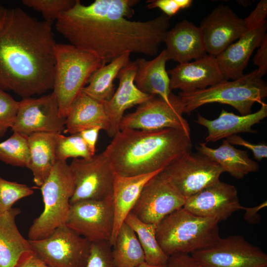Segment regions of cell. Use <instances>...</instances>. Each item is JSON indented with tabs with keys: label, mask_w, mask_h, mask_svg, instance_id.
<instances>
[{
	"label": "cell",
	"mask_w": 267,
	"mask_h": 267,
	"mask_svg": "<svg viewBox=\"0 0 267 267\" xmlns=\"http://www.w3.org/2000/svg\"><path fill=\"white\" fill-rule=\"evenodd\" d=\"M137 0H95L89 5L76 0L59 17L55 28L76 47L107 64L126 53L156 55L164 42L171 17L133 21Z\"/></svg>",
	"instance_id": "obj_1"
},
{
	"label": "cell",
	"mask_w": 267,
	"mask_h": 267,
	"mask_svg": "<svg viewBox=\"0 0 267 267\" xmlns=\"http://www.w3.org/2000/svg\"><path fill=\"white\" fill-rule=\"evenodd\" d=\"M52 22L0 6V89L22 98L52 89L56 44Z\"/></svg>",
	"instance_id": "obj_2"
},
{
	"label": "cell",
	"mask_w": 267,
	"mask_h": 267,
	"mask_svg": "<svg viewBox=\"0 0 267 267\" xmlns=\"http://www.w3.org/2000/svg\"><path fill=\"white\" fill-rule=\"evenodd\" d=\"M191 148L190 134L183 130H123L103 152L116 174L132 177L163 170Z\"/></svg>",
	"instance_id": "obj_3"
},
{
	"label": "cell",
	"mask_w": 267,
	"mask_h": 267,
	"mask_svg": "<svg viewBox=\"0 0 267 267\" xmlns=\"http://www.w3.org/2000/svg\"><path fill=\"white\" fill-rule=\"evenodd\" d=\"M156 236L168 257L191 254L211 245L221 237L218 221L194 215L183 208L160 221L156 226Z\"/></svg>",
	"instance_id": "obj_4"
},
{
	"label": "cell",
	"mask_w": 267,
	"mask_h": 267,
	"mask_svg": "<svg viewBox=\"0 0 267 267\" xmlns=\"http://www.w3.org/2000/svg\"><path fill=\"white\" fill-rule=\"evenodd\" d=\"M54 57L53 92L60 116L66 118L72 103L91 75L105 63L71 44L56 43Z\"/></svg>",
	"instance_id": "obj_5"
},
{
	"label": "cell",
	"mask_w": 267,
	"mask_h": 267,
	"mask_svg": "<svg viewBox=\"0 0 267 267\" xmlns=\"http://www.w3.org/2000/svg\"><path fill=\"white\" fill-rule=\"evenodd\" d=\"M183 113H190L208 103H219L234 107L241 115L251 113L255 103L262 104L267 96V83L255 70L231 81L225 80L204 89L179 94Z\"/></svg>",
	"instance_id": "obj_6"
},
{
	"label": "cell",
	"mask_w": 267,
	"mask_h": 267,
	"mask_svg": "<svg viewBox=\"0 0 267 267\" xmlns=\"http://www.w3.org/2000/svg\"><path fill=\"white\" fill-rule=\"evenodd\" d=\"M74 188L70 165L66 161L57 160L48 178L41 187L44 209L29 228V240L45 238L65 224Z\"/></svg>",
	"instance_id": "obj_7"
},
{
	"label": "cell",
	"mask_w": 267,
	"mask_h": 267,
	"mask_svg": "<svg viewBox=\"0 0 267 267\" xmlns=\"http://www.w3.org/2000/svg\"><path fill=\"white\" fill-rule=\"evenodd\" d=\"M35 254L49 267H85L91 243L65 224L45 238L29 240Z\"/></svg>",
	"instance_id": "obj_8"
},
{
	"label": "cell",
	"mask_w": 267,
	"mask_h": 267,
	"mask_svg": "<svg viewBox=\"0 0 267 267\" xmlns=\"http://www.w3.org/2000/svg\"><path fill=\"white\" fill-rule=\"evenodd\" d=\"M69 165L75 184L70 205L112 197L116 173L104 152L89 158H74Z\"/></svg>",
	"instance_id": "obj_9"
},
{
	"label": "cell",
	"mask_w": 267,
	"mask_h": 267,
	"mask_svg": "<svg viewBox=\"0 0 267 267\" xmlns=\"http://www.w3.org/2000/svg\"><path fill=\"white\" fill-rule=\"evenodd\" d=\"M155 96L139 105L134 112L124 115L120 123V130L157 131L171 128L190 134L189 125L182 116L183 107L179 96L171 93L170 102Z\"/></svg>",
	"instance_id": "obj_10"
},
{
	"label": "cell",
	"mask_w": 267,
	"mask_h": 267,
	"mask_svg": "<svg viewBox=\"0 0 267 267\" xmlns=\"http://www.w3.org/2000/svg\"><path fill=\"white\" fill-rule=\"evenodd\" d=\"M201 267H256L267 265V255L240 235L220 237L190 254Z\"/></svg>",
	"instance_id": "obj_11"
},
{
	"label": "cell",
	"mask_w": 267,
	"mask_h": 267,
	"mask_svg": "<svg viewBox=\"0 0 267 267\" xmlns=\"http://www.w3.org/2000/svg\"><path fill=\"white\" fill-rule=\"evenodd\" d=\"M114 222L112 197L70 205L65 224L90 243L109 241Z\"/></svg>",
	"instance_id": "obj_12"
},
{
	"label": "cell",
	"mask_w": 267,
	"mask_h": 267,
	"mask_svg": "<svg viewBox=\"0 0 267 267\" xmlns=\"http://www.w3.org/2000/svg\"><path fill=\"white\" fill-rule=\"evenodd\" d=\"M185 201L162 171L145 184L130 213L157 225L166 216L183 208Z\"/></svg>",
	"instance_id": "obj_13"
},
{
	"label": "cell",
	"mask_w": 267,
	"mask_h": 267,
	"mask_svg": "<svg viewBox=\"0 0 267 267\" xmlns=\"http://www.w3.org/2000/svg\"><path fill=\"white\" fill-rule=\"evenodd\" d=\"M185 199L220 180L223 173L215 162L190 152L162 171Z\"/></svg>",
	"instance_id": "obj_14"
},
{
	"label": "cell",
	"mask_w": 267,
	"mask_h": 267,
	"mask_svg": "<svg viewBox=\"0 0 267 267\" xmlns=\"http://www.w3.org/2000/svg\"><path fill=\"white\" fill-rule=\"evenodd\" d=\"M65 121L52 92L38 98H22L11 130L27 136L36 133L61 134Z\"/></svg>",
	"instance_id": "obj_15"
},
{
	"label": "cell",
	"mask_w": 267,
	"mask_h": 267,
	"mask_svg": "<svg viewBox=\"0 0 267 267\" xmlns=\"http://www.w3.org/2000/svg\"><path fill=\"white\" fill-rule=\"evenodd\" d=\"M235 186L220 180L185 199L183 208L190 213L220 222L243 210Z\"/></svg>",
	"instance_id": "obj_16"
},
{
	"label": "cell",
	"mask_w": 267,
	"mask_h": 267,
	"mask_svg": "<svg viewBox=\"0 0 267 267\" xmlns=\"http://www.w3.org/2000/svg\"><path fill=\"white\" fill-rule=\"evenodd\" d=\"M199 28L206 52L214 57L247 31L244 19L230 7L223 4L217 6L205 17Z\"/></svg>",
	"instance_id": "obj_17"
},
{
	"label": "cell",
	"mask_w": 267,
	"mask_h": 267,
	"mask_svg": "<svg viewBox=\"0 0 267 267\" xmlns=\"http://www.w3.org/2000/svg\"><path fill=\"white\" fill-rule=\"evenodd\" d=\"M137 69L135 61H130L120 71L117 77L119 80L118 88L112 97L103 104L109 122L107 133L110 137L120 132V123L126 110L154 96L143 92L135 85Z\"/></svg>",
	"instance_id": "obj_18"
},
{
	"label": "cell",
	"mask_w": 267,
	"mask_h": 267,
	"mask_svg": "<svg viewBox=\"0 0 267 267\" xmlns=\"http://www.w3.org/2000/svg\"><path fill=\"white\" fill-rule=\"evenodd\" d=\"M170 89L182 92L202 89L226 80L216 57L207 54L193 62L179 63L167 71Z\"/></svg>",
	"instance_id": "obj_19"
},
{
	"label": "cell",
	"mask_w": 267,
	"mask_h": 267,
	"mask_svg": "<svg viewBox=\"0 0 267 267\" xmlns=\"http://www.w3.org/2000/svg\"><path fill=\"white\" fill-rule=\"evenodd\" d=\"M168 60L179 63L190 62L207 55L199 27L183 20L167 31L164 42Z\"/></svg>",
	"instance_id": "obj_20"
},
{
	"label": "cell",
	"mask_w": 267,
	"mask_h": 267,
	"mask_svg": "<svg viewBox=\"0 0 267 267\" xmlns=\"http://www.w3.org/2000/svg\"><path fill=\"white\" fill-rule=\"evenodd\" d=\"M267 25L247 31L235 42L227 47L216 59L225 79L241 77L254 50L259 47L267 35Z\"/></svg>",
	"instance_id": "obj_21"
},
{
	"label": "cell",
	"mask_w": 267,
	"mask_h": 267,
	"mask_svg": "<svg viewBox=\"0 0 267 267\" xmlns=\"http://www.w3.org/2000/svg\"><path fill=\"white\" fill-rule=\"evenodd\" d=\"M267 116V104L263 102L260 109L253 113L237 115L222 109L217 119L209 120L198 114L194 122L207 129L208 134L205 142L206 143L226 139L239 133H256L257 131L252 130V126Z\"/></svg>",
	"instance_id": "obj_22"
},
{
	"label": "cell",
	"mask_w": 267,
	"mask_h": 267,
	"mask_svg": "<svg viewBox=\"0 0 267 267\" xmlns=\"http://www.w3.org/2000/svg\"><path fill=\"white\" fill-rule=\"evenodd\" d=\"M20 212L19 208H12L0 213V267H13L35 254L16 224Z\"/></svg>",
	"instance_id": "obj_23"
},
{
	"label": "cell",
	"mask_w": 267,
	"mask_h": 267,
	"mask_svg": "<svg viewBox=\"0 0 267 267\" xmlns=\"http://www.w3.org/2000/svg\"><path fill=\"white\" fill-rule=\"evenodd\" d=\"M163 170L132 177H124L116 174L113 189L114 222L110 242L111 246L114 243L119 228L136 202L145 184Z\"/></svg>",
	"instance_id": "obj_24"
},
{
	"label": "cell",
	"mask_w": 267,
	"mask_h": 267,
	"mask_svg": "<svg viewBox=\"0 0 267 267\" xmlns=\"http://www.w3.org/2000/svg\"><path fill=\"white\" fill-rule=\"evenodd\" d=\"M168 60L165 49L152 60L137 59L135 61L137 69L134 83L143 92L158 95L165 101L170 102L172 92L170 77L166 69Z\"/></svg>",
	"instance_id": "obj_25"
},
{
	"label": "cell",
	"mask_w": 267,
	"mask_h": 267,
	"mask_svg": "<svg viewBox=\"0 0 267 267\" xmlns=\"http://www.w3.org/2000/svg\"><path fill=\"white\" fill-rule=\"evenodd\" d=\"M96 127L107 132L109 130V122L104 105L82 91L66 117L65 132L72 134Z\"/></svg>",
	"instance_id": "obj_26"
},
{
	"label": "cell",
	"mask_w": 267,
	"mask_h": 267,
	"mask_svg": "<svg viewBox=\"0 0 267 267\" xmlns=\"http://www.w3.org/2000/svg\"><path fill=\"white\" fill-rule=\"evenodd\" d=\"M59 134L36 133L28 136L30 158L27 168L32 172L35 183L41 187L57 161L56 143Z\"/></svg>",
	"instance_id": "obj_27"
},
{
	"label": "cell",
	"mask_w": 267,
	"mask_h": 267,
	"mask_svg": "<svg viewBox=\"0 0 267 267\" xmlns=\"http://www.w3.org/2000/svg\"><path fill=\"white\" fill-rule=\"evenodd\" d=\"M197 149L200 154L217 163L223 173L227 172L237 179L259 169L258 163L249 157L247 151L237 149L225 139L218 148H211L205 143H200Z\"/></svg>",
	"instance_id": "obj_28"
},
{
	"label": "cell",
	"mask_w": 267,
	"mask_h": 267,
	"mask_svg": "<svg viewBox=\"0 0 267 267\" xmlns=\"http://www.w3.org/2000/svg\"><path fill=\"white\" fill-rule=\"evenodd\" d=\"M130 55L126 53L102 65L93 73L82 91L103 104L108 101L115 92L113 82L130 62Z\"/></svg>",
	"instance_id": "obj_29"
},
{
	"label": "cell",
	"mask_w": 267,
	"mask_h": 267,
	"mask_svg": "<svg viewBox=\"0 0 267 267\" xmlns=\"http://www.w3.org/2000/svg\"><path fill=\"white\" fill-rule=\"evenodd\" d=\"M112 255L115 267H137L145 262L144 252L135 232L125 222L112 246Z\"/></svg>",
	"instance_id": "obj_30"
},
{
	"label": "cell",
	"mask_w": 267,
	"mask_h": 267,
	"mask_svg": "<svg viewBox=\"0 0 267 267\" xmlns=\"http://www.w3.org/2000/svg\"><path fill=\"white\" fill-rule=\"evenodd\" d=\"M124 222L135 232L144 252L145 262L152 266L166 267L169 257L157 241V225L144 222L130 213Z\"/></svg>",
	"instance_id": "obj_31"
},
{
	"label": "cell",
	"mask_w": 267,
	"mask_h": 267,
	"mask_svg": "<svg viewBox=\"0 0 267 267\" xmlns=\"http://www.w3.org/2000/svg\"><path fill=\"white\" fill-rule=\"evenodd\" d=\"M30 158L28 136L16 132L0 142V160L13 166L26 167Z\"/></svg>",
	"instance_id": "obj_32"
},
{
	"label": "cell",
	"mask_w": 267,
	"mask_h": 267,
	"mask_svg": "<svg viewBox=\"0 0 267 267\" xmlns=\"http://www.w3.org/2000/svg\"><path fill=\"white\" fill-rule=\"evenodd\" d=\"M56 159L66 161L68 158H89L92 155L79 133L65 136L59 134L56 143Z\"/></svg>",
	"instance_id": "obj_33"
},
{
	"label": "cell",
	"mask_w": 267,
	"mask_h": 267,
	"mask_svg": "<svg viewBox=\"0 0 267 267\" xmlns=\"http://www.w3.org/2000/svg\"><path fill=\"white\" fill-rule=\"evenodd\" d=\"M33 193V189L26 184L8 181L0 177V213L11 209L16 202Z\"/></svg>",
	"instance_id": "obj_34"
},
{
	"label": "cell",
	"mask_w": 267,
	"mask_h": 267,
	"mask_svg": "<svg viewBox=\"0 0 267 267\" xmlns=\"http://www.w3.org/2000/svg\"><path fill=\"white\" fill-rule=\"evenodd\" d=\"M76 0H23L22 3L42 13L44 20L56 21L63 12L71 8Z\"/></svg>",
	"instance_id": "obj_35"
},
{
	"label": "cell",
	"mask_w": 267,
	"mask_h": 267,
	"mask_svg": "<svg viewBox=\"0 0 267 267\" xmlns=\"http://www.w3.org/2000/svg\"><path fill=\"white\" fill-rule=\"evenodd\" d=\"M19 106V101L15 100L6 91L0 89V137L13 127Z\"/></svg>",
	"instance_id": "obj_36"
},
{
	"label": "cell",
	"mask_w": 267,
	"mask_h": 267,
	"mask_svg": "<svg viewBox=\"0 0 267 267\" xmlns=\"http://www.w3.org/2000/svg\"><path fill=\"white\" fill-rule=\"evenodd\" d=\"M85 267H115L109 241L91 243L89 255Z\"/></svg>",
	"instance_id": "obj_37"
},
{
	"label": "cell",
	"mask_w": 267,
	"mask_h": 267,
	"mask_svg": "<svg viewBox=\"0 0 267 267\" xmlns=\"http://www.w3.org/2000/svg\"><path fill=\"white\" fill-rule=\"evenodd\" d=\"M192 2L191 0H152L147 1V7L149 9L158 8L171 17L180 10L189 7Z\"/></svg>",
	"instance_id": "obj_38"
},
{
	"label": "cell",
	"mask_w": 267,
	"mask_h": 267,
	"mask_svg": "<svg viewBox=\"0 0 267 267\" xmlns=\"http://www.w3.org/2000/svg\"><path fill=\"white\" fill-rule=\"evenodd\" d=\"M267 0H261L254 9L243 19L247 30L260 28L267 24Z\"/></svg>",
	"instance_id": "obj_39"
},
{
	"label": "cell",
	"mask_w": 267,
	"mask_h": 267,
	"mask_svg": "<svg viewBox=\"0 0 267 267\" xmlns=\"http://www.w3.org/2000/svg\"><path fill=\"white\" fill-rule=\"evenodd\" d=\"M225 139L232 145H240L248 148L252 151L254 158L258 161L267 158V145L265 144L251 143L237 134L229 136Z\"/></svg>",
	"instance_id": "obj_40"
},
{
	"label": "cell",
	"mask_w": 267,
	"mask_h": 267,
	"mask_svg": "<svg viewBox=\"0 0 267 267\" xmlns=\"http://www.w3.org/2000/svg\"><path fill=\"white\" fill-rule=\"evenodd\" d=\"M255 65L258 67L257 74L262 77L267 71V34L265 36L253 59Z\"/></svg>",
	"instance_id": "obj_41"
},
{
	"label": "cell",
	"mask_w": 267,
	"mask_h": 267,
	"mask_svg": "<svg viewBox=\"0 0 267 267\" xmlns=\"http://www.w3.org/2000/svg\"><path fill=\"white\" fill-rule=\"evenodd\" d=\"M166 267H201L190 254H177L169 257Z\"/></svg>",
	"instance_id": "obj_42"
},
{
	"label": "cell",
	"mask_w": 267,
	"mask_h": 267,
	"mask_svg": "<svg viewBox=\"0 0 267 267\" xmlns=\"http://www.w3.org/2000/svg\"><path fill=\"white\" fill-rule=\"evenodd\" d=\"M101 130L100 127H96L83 130L79 133L92 156L95 154L96 144Z\"/></svg>",
	"instance_id": "obj_43"
},
{
	"label": "cell",
	"mask_w": 267,
	"mask_h": 267,
	"mask_svg": "<svg viewBox=\"0 0 267 267\" xmlns=\"http://www.w3.org/2000/svg\"><path fill=\"white\" fill-rule=\"evenodd\" d=\"M267 206V200L259 205L253 207H244L243 210L245 211L244 215V220L251 224L258 223L261 220V216L259 214L260 210Z\"/></svg>",
	"instance_id": "obj_44"
},
{
	"label": "cell",
	"mask_w": 267,
	"mask_h": 267,
	"mask_svg": "<svg viewBox=\"0 0 267 267\" xmlns=\"http://www.w3.org/2000/svg\"><path fill=\"white\" fill-rule=\"evenodd\" d=\"M13 267H49L34 254Z\"/></svg>",
	"instance_id": "obj_45"
},
{
	"label": "cell",
	"mask_w": 267,
	"mask_h": 267,
	"mask_svg": "<svg viewBox=\"0 0 267 267\" xmlns=\"http://www.w3.org/2000/svg\"><path fill=\"white\" fill-rule=\"evenodd\" d=\"M137 267H159V266H152L147 264L145 262L141 264Z\"/></svg>",
	"instance_id": "obj_46"
},
{
	"label": "cell",
	"mask_w": 267,
	"mask_h": 267,
	"mask_svg": "<svg viewBox=\"0 0 267 267\" xmlns=\"http://www.w3.org/2000/svg\"><path fill=\"white\" fill-rule=\"evenodd\" d=\"M256 267H267V265L261 266Z\"/></svg>",
	"instance_id": "obj_47"
}]
</instances>
